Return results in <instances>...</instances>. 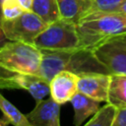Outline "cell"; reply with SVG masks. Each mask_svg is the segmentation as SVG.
<instances>
[{
    "label": "cell",
    "instance_id": "cell-10",
    "mask_svg": "<svg viewBox=\"0 0 126 126\" xmlns=\"http://www.w3.org/2000/svg\"><path fill=\"white\" fill-rule=\"evenodd\" d=\"M26 116L32 126H47L51 121L60 117V104L51 96L36 100L33 109Z\"/></svg>",
    "mask_w": 126,
    "mask_h": 126
},
{
    "label": "cell",
    "instance_id": "cell-24",
    "mask_svg": "<svg viewBox=\"0 0 126 126\" xmlns=\"http://www.w3.org/2000/svg\"><path fill=\"white\" fill-rule=\"evenodd\" d=\"M9 74H11V72H8V71H6V70L0 68V78L5 77V76H7V75H9Z\"/></svg>",
    "mask_w": 126,
    "mask_h": 126
},
{
    "label": "cell",
    "instance_id": "cell-15",
    "mask_svg": "<svg viewBox=\"0 0 126 126\" xmlns=\"http://www.w3.org/2000/svg\"><path fill=\"white\" fill-rule=\"evenodd\" d=\"M0 110L3 114V119L13 126H32L26 114L22 113L11 101H9L0 93Z\"/></svg>",
    "mask_w": 126,
    "mask_h": 126
},
{
    "label": "cell",
    "instance_id": "cell-3",
    "mask_svg": "<svg viewBox=\"0 0 126 126\" xmlns=\"http://www.w3.org/2000/svg\"><path fill=\"white\" fill-rule=\"evenodd\" d=\"M41 51L34 44L7 40L0 46V68L11 73L38 75Z\"/></svg>",
    "mask_w": 126,
    "mask_h": 126
},
{
    "label": "cell",
    "instance_id": "cell-8",
    "mask_svg": "<svg viewBox=\"0 0 126 126\" xmlns=\"http://www.w3.org/2000/svg\"><path fill=\"white\" fill-rule=\"evenodd\" d=\"M79 76L69 72L60 71L49 81V94L60 105L69 102L78 93Z\"/></svg>",
    "mask_w": 126,
    "mask_h": 126
},
{
    "label": "cell",
    "instance_id": "cell-21",
    "mask_svg": "<svg viewBox=\"0 0 126 126\" xmlns=\"http://www.w3.org/2000/svg\"><path fill=\"white\" fill-rule=\"evenodd\" d=\"M1 22H2V15H1V7H0V46L7 41V38H6V36H5L4 32H3V30H2Z\"/></svg>",
    "mask_w": 126,
    "mask_h": 126
},
{
    "label": "cell",
    "instance_id": "cell-16",
    "mask_svg": "<svg viewBox=\"0 0 126 126\" xmlns=\"http://www.w3.org/2000/svg\"><path fill=\"white\" fill-rule=\"evenodd\" d=\"M125 1L126 0H92L91 10L89 14L83 19L106 14H113Z\"/></svg>",
    "mask_w": 126,
    "mask_h": 126
},
{
    "label": "cell",
    "instance_id": "cell-26",
    "mask_svg": "<svg viewBox=\"0 0 126 126\" xmlns=\"http://www.w3.org/2000/svg\"><path fill=\"white\" fill-rule=\"evenodd\" d=\"M6 126H7V125H6Z\"/></svg>",
    "mask_w": 126,
    "mask_h": 126
},
{
    "label": "cell",
    "instance_id": "cell-20",
    "mask_svg": "<svg viewBox=\"0 0 126 126\" xmlns=\"http://www.w3.org/2000/svg\"><path fill=\"white\" fill-rule=\"evenodd\" d=\"M19 4L24 8L26 11H31L32 5V0H18Z\"/></svg>",
    "mask_w": 126,
    "mask_h": 126
},
{
    "label": "cell",
    "instance_id": "cell-7",
    "mask_svg": "<svg viewBox=\"0 0 126 126\" xmlns=\"http://www.w3.org/2000/svg\"><path fill=\"white\" fill-rule=\"evenodd\" d=\"M0 90H24L35 100L49 94V81L35 74L11 73L0 78Z\"/></svg>",
    "mask_w": 126,
    "mask_h": 126
},
{
    "label": "cell",
    "instance_id": "cell-14",
    "mask_svg": "<svg viewBox=\"0 0 126 126\" xmlns=\"http://www.w3.org/2000/svg\"><path fill=\"white\" fill-rule=\"evenodd\" d=\"M31 11L47 25L60 19L57 0H32Z\"/></svg>",
    "mask_w": 126,
    "mask_h": 126
},
{
    "label": "cell",
    "instance_id": "cell-4",
    "mask_svg": "<svg viewBox=\"0 0 126 126\" xmlns=\"http://www.w3.org/2000/svg\"><path fill=\"white\" fill-rule=\"evenodd\" d=\"M33 44L39 49L74 50L81 48L77 24L64 19L48 24L36 36Z\"/></svg>",
    "mask_w": 126,
    "mask_h": 126
},
{
    "label": "cell",
    "instance_id": "cell-22",
    "mask_svg": "<svg viewBox=\"0 0 126 126\" xmlns=\"http://www.w3.org/2000/svg\"><path fill=\"white\" fill-rule=\"evenodd\" d=\"M116 14H123V15H126V1L120 6V8L115 12ZM114 14V13H113Z\"/></svg>",
    "mask_w": 126,
    "mask_h": 126
},
{
    "label": "cell",
    "instance_id": "cell-25",
    "mask_svg": "<svg viewBox=\"0 0 126 126\" xmlns=\"http://www.w3.org/2000/svg\"><path fill=\"white\" fill-rule=\"evenodd\" d=\"M6 125H8V123L4 119H0V126H6Z\"/></svg>",
    "mask_w": 126,
    "mask_h": 126
},
{
    "label": "cell",
    "instance_id": "cell-9",
    "mask_svg": "<svg viewBox=\"0 0 126 126\" xmlns=\"http://www.w3.org/2000/svg\"><path fill=\"white\" fill-rule=\"evenodd\" d=\"M110 74L89 73L79 76L78 92L99 101H107Z\"/></svg>",
    "mask_w": 126,
    "mask_h": 126
},
{
    "label": "cell",
    "instance_id": "cell-1",
    "mask_svg": "<svg viewBox=\"0 0 126 126\" xmlns=\"http://www.w3.org/2000/svg\"><path fill=\"white\" fill-rule=\"evenodd\" d=\"M41 62L38 75L50 81L60 71H69L78 76L89 73L109 74L94 51L87 48L74 50L40 49Z\"/></svg>",
    "mask_w": 126,
    "mask_h": 126
},
{
    "label": "cell",
    "instance_id": "cell-12",
    "mask_svg": "<svg viewBox=\"0 0 126 126\" xmlns=\"http://www.w3.org/2000/svg\"><path fill=\"white\" fill-rule=\"evenodd\" d=\"M60 18L78 24L92 7V0H57Z\"/></svg>",
    "mask_w": 126,
    "mask_h": 126
},
{
    "label": "cell",
    "instance_id": "cell-19",
    "mask_svg": "<svg viewBox=\"0 0 126 126\" xmlns=\"http://www.w3.org/2000/svg\"><path fill=\"white\" fill-rule=\"evenodd\" d=\"M111 126H126V107L117 108Z\"/></svg>",
    "mask_w": 126,
    "mask_h": 126
},
{
    "label": "cell",
    "instance_id": "cell-18",
    "mask_svg": "<svg viewBox=\"0 0 126 126\" xmlns=\"http://www.w3.org/2000/svg\"><path fill=\"white\" fill-rule=\"evenodd\" d=\"M1 15L3 20H12L19 17L24 11V8L19 4L18 0H1Z\"/></svg>",
    "mask_w": 126,
    "mask_h": 126
},
{
    "label": "cell",
    "instance_id": "cell-5",
    "mask_svg": "<svg viewBox=\"0 0 126 126\" xmlns=\"http://www.w3.org/2000/svg\"><path fill=\"white\" fill-rule=\"evenodd\" d=\"M1 26L7 40L23 41L33 44L34 39L46 28L47 24L33 12L24 11L15 19H2Z\"/></svg>",
    "mask_w": 126,
    "mask_h": 126
},
{
    "label": "cell",
    "instance_id": "cell-2",
    "mask_svg": "<svg viewBox=\"0 0 126 126\" xmlns=\"http://www.w3.org/2000/svg\"><path fill=\"white\" fill-rule=\"evenodd\" d=\"M81 48L93 50L105 40L126 33V15L106 14L85 18L77 24Z\"/></svg>",
    "mask_w": 126,
    "mask_h": 126
},
{
    "label": "cell",
    "instance_id": "cell-11",
    "mask_svg": "<svg viewBox=\"0 0 126 126\" xmlns=\"http://www.w3.org/2000/svg\"><path fill=\"white\" fill-rule=\"evenodd\" d=\"M74 109V126H81L90 116H93L99 108L100 102L78 92L70 100Z\"/></svg>",
    "mask_w": 126,
    "mask_h": 126
},
{
    "label": "cell",
    "instance_id": "cell-23",
    "mask_svg": "<svg viewBox=\"0 0 126 126\" xmlns=\"http://www.w3.org/2000/svg\"><path fill=\"white\" fill-rule=\"evenodd\" d=\"M47 126H60V117L59 118H56L53 121H51Z\"/></svg>",
    "mask_w": 126,
    "mask_h": 126
},
{
    "label": "cell",
    "instance_id": "cell-17",
    "mask_svg": "<svg viewBox=\"0 0 126 126\" xmlns=\"http://www.w3.org/2000/svg\"><path fill=\"white\" fill-rule=\"evenodd\" d=\"M117 108L106 103L100 107L84 126H111Z\"/></svg>",
    "mask_w": 126,
    "mask_h": 126
},
{
    "label": "cell",
    "instance_id": "cell-13",
    "mask_svg": "<svg viewBox=\"0 0 126 126\" xmlns=\"http://www.w3.org/2000/svg\"><path fill=\"white\" fill-rule=\"evenodd\" d=\"M106 103L116 108L126 107V74H110V84Z\"/></svg>",
    "mask_w": 126,
    "mask_h": 126
},
{
    "label": "cell",
    "instance_id": "cell-6",
    "mask_svg": "<svg viewBox=\"0 0 126 126\" xmlns=\"http://www.w3.org/2000/svg\"><path fill=\"white\" fill-rule=\"evenodd\" d=\"M93 51L109 74H126V33L105 40Z\"/></svg>",
    "mask_w": 126,
    "mask_h": 126
}]
</instances>
